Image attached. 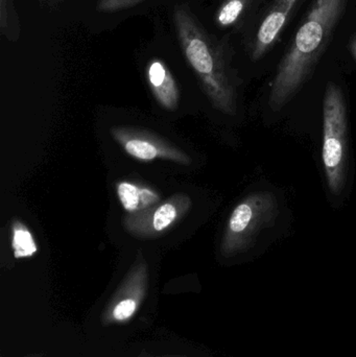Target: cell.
<instances>
[{
  "mask_svg": "<svg viewBox=\"0 0 356 357\" xmlns=\"http://www.w3.org/2000/svg\"><path fill=\"white\" fill-rule=\"evenodd\" d=\"M188 206L189 201L187 197H175L152 210L148 208L139 211L136 215L130 216L127 218V227L132 232L144 236L163 232L178 220L180 214L183 213Z\"/></svg>",
  "mask_w": 356,
  "mask_h": 357,
  "instance_id": "obj_7",
  "label": "cell"
},
{
  "mask_svg": "<svg viewBox=\"0 0 356 357\" xmlns=\"http://www.w3.org/2000/svg\"><path fill=\"white\" fill-rule=\"evenodd\" d=\"M146 75L158 102L165 108H175L179 98L177 84L165 63L160 59H153L148 63Z\"/></svg>",
  "mask_w": 356,
  "mask_h": 357,
  "instance_id": "obj_8",
  "label": "cell"
},
{
  "mask_svg": "<svg viewBox=\"0 0 356 357\" xmlns=\"http://www.w3.org/2000/svg\"><path fill=\"white\" fill-rule=\"evenodd\" d=\"M182 52L215 107L227 114L236 110V86L225 52L203 29L186 4L173 10Z\"/></svg>",
  "mask_w": 356,
  "mask_h": 357,
  "instance_id": "obj_2",
  "label": "cell"
},
{
  "mask_svg": "<svg viewBox=\"0 0 356 357\" xmlns=\"http://www.w3.org/2000/svg\"><path fill=\"white\" fill-rule=\"evenodd\" d=\"M142 0H100L98 10L102 13H114L132 8Z\"/></svg>",
  "mask_w": 356,
  "mask_h": 357,
  "instance_id": "obj_13",
  "label": "cell"
},
{
  "mask_svg": "<svg viewBox=\"0 0 356 357\" xmlns=\"http://www.w3.org/2000/svg\"><path fill=\"white\" fill-rule=\"evenodd\" d=\"M148 273L144 264L135 266L111 298L102 312L106 326L129 322L139 310L146 297Z\"/></svg>",
  "mask_w": 356,
  "mask_h": 357,
  "instance_id": "obj_5",
  "label": "cell"
},
{
  "mask_svg": "<svg viewBox=\"0 0 356 357\" xmlns=\"http://www.w3.org/2000/svg\"><path fill=\"white\" fill-rule=\"evenodd\" d=\"M263 1L265 0H224L215 15V22L219 27L233 26Z\"/></svg>",
  "mask_w": 356,
  "mask_h": 357,
  "instance_id": "obj_10",
  "label": "cell"
},
{
  "mask_svg": "<svg viewBox=\"0 0 356 357\" xmlns=\"http://www.w3.org/2000/svg\"><path fill=\"white\" fill-rule=\"evenodd\" d=\"M279 214L277 197L270 191H259L245 197L232 211L223 243L224 255H238L254 247L257 237L275 224Z\"/></svg>",
  "mask_w": 356,
  "mask_h": 357,
  "instance_id": "obj_4",
  "label": "cell"
},
{
  "mask_svg": "<svg viewBox=\"0 0 356 357\" xmlns=\"http://www.w3.org/2000/svg\"><path fill=\"white\" fill-rule=\"evenodd\" d=\"M348 0H313L292 44L278 65L269 105L279 111L302 88L321 59Z\"/></svg>",
  "mask_w": 356,
  "mask_h": 357,
  "instance_id": "obj_1",
  "label": "cell"
},
{
  "mask_svg": "<svg viewBox=\"0 0 356 357\" xmlns=\"http://www.w3.org/2000/svg\"><path fill=\"white\" fill-rule=\"evenodd\" d=\"M303 0H273L257 27L250 45L253 61L263 59L277 43L284 29Z\"/></svg>",
  "mask_w": 356,
  "mask_h": 357,
  "instance_id": "obj_6",
  "label": "cell"
},
{
  "mask_svg": "<svg viewBox=\"0 0 356 357\" xmlns=\"http://www.w3.org/2000/svg\"><path fill=\"white\" fill-rule=\"evenodd\" d=\"M350 52L353 54V59L356 62V35L351 39L350 42Z\"/></svg>",
  "mask_w": 356,
  "mask_h": 357,
  "instance_id": "obj_14",
  "label": "cell"
},
{
  "mask_svg": "<svg viewBox=\"0 0 356 357\" xmlns=\"http://www.w3.org/2000/svg\"><path fill=\"white\" fill-rule=\"evenodd\" d=\"M123 148L127 154L142 161H150L160 156L169 157L167 150H160L155 142L144 138H131L123 142Z\"/></svg>",
  "mask_w": 356,
  "mask_h": 357,
  "instance_id": "obj_11",
  "label": "cell"
},
{
  "mask_svg": "<svg viewBox=\"0 0 356 357\" xmlns=\"http://www.w3.org/2000/svg\"><path fill=\"white\" fill-rule=\"evenodd\" d=\"M13 249L16 258L31 257L37 252L31 232L20 222H15L13 227Z\"/></svg>",
  "mask_w": 356,
  "mask_h": 357,
  "instance_id": "obj_12",
  "label": "cell"
},
{
  "mask_svg": "<svg viewBox=\"0 0 356 357\" xmlns=\"http://www.w3.org/2000/svg\"><path fill=\"white\" fill-rule=\"evenodd\" d=\"M117 193L123 207L131 213L148 209L159 201V195L152 189L140 188L129 182L119 183Z\"/></svg>",
  "mask_w": 356,
  "mask_h": 357,
  "instance_id": "obj_9",
  "label": "cell"
},
{
  "mask_svg": "<svg viewBox=\"0 0 356 357\" xmlns=\"http://www.w3.org/2000/svg\"><path fill=\"white\" fill-rule=\"evenodd\" d=\"M322 160L330 192L340 195L348 172V119L342 89L332 82L323 100Z\"/></svg>",
  "mask_w": 356,
  "mask_h": 357,
  "instance_id": "obj_3",
  "label": "cell"
}]
</instances>
